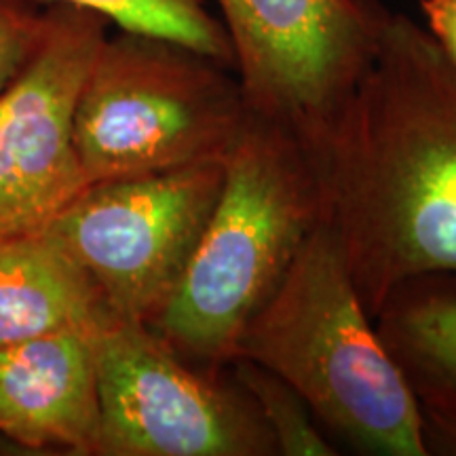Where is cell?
Returning <instances> with one entry per match:
<instances>
[{
	"label": "cell",
	"instance_id": "cell-9",
	"mask_svg": "<svg viewBox=\"0 0 456 456\" xmlns=\"http://www.w3.org/2000/svg\"><path fill=\"white\" fill-rule=\"evenodd\" d=\"M100 334L72 330L0 346V440L28 452L95 456Z\"/></svg>",
	"mask_w": 456,
	"mask_h": 456
},
{
	"label": "cell",
	"instance_id": "cell-7",
	"mask_svg": "<svg viewBox=\"0 0 456 456\" xmlns=\"http://www.w3.org/2000/svg\"><path fill=\"white\" fill-rule=\"evenodd\" d=\"M95 456H265L277 452L254 402L169 349L144 323L98 338Z\"/></svg>",
	"mask_w": 456,
	"mask_h": 456
},
{
	"label": "cell",
	"instance_id": "cell-11",
	"mask_svg": "<svg viewBox=\"0 0 456 456\" xmlns=\"http://www.w3.org/2000/svg\"><path fill=\"white\" fill-rule=\"evenodd\" d=\"M380 334L393 359L425 403V414L456 416V275L406 285Z\"/></svg>",
	"mask_w": 456,
	"mask_h": 456
},
{
	"label": "cell",
	"instance_id": "cell-2",
	"mask_svg": "<svg viewBox=\"0 0 456 456\" xmlns=\"http://www.w3.org/2000/svg\"><path fill=\"white\" fill-rule=\"evenodd\" d=\"M323 220L315 152L289 129L249 110L195 254L148 328L188 363L218 374L231 366L248 323Z\"/></svg>",
	"mask_w": 456,
	"mask_h": 456
},
{
	"label": "cell",
	"instance_id": "cell-8",
	"mask_svg": "<svg viewBox=\"0 0 456 456\" xmlns=\"http://www.w3.org/2000/svg\"><path fill=\"white\" fill-rule=\"evenodd\" d=\"M110 21L72 4H47L43 41L0 94V239L43 231L87 186L74 110Z\"/></svg>",
	"mask_w": 456,
	"mask_h": 456
},
{
	"label": "cell",
	"instance_id": "cell-6",
	"mask_svg": "<svg viewBox=\"0 0 456 456\" xmlns=\"http://www.w3.org/2000/svg\"><path fill=\"white\" fill-rule=\"evenodd\" d=\"M248 108L317 151L372 60L379 0H214Z\"/></svg>",
	"mask_w": 456,
	"mask_h": 456
},
{
	"label": "cell",
	"instance_id": "cell-16",
	"mask_svg": "<svg viewBox=\"0 0 456 456\" xmlns=\"http://www.w3.org/2000/svg\"><path fill=\"white\" fill-rule=\"evenodd\" d=\"M425 442L429 452L456 454V416L427 414Z\"/></svg>",
	"mask_w": 456,
	"mask_h": 456
},
{
	"label": "cell",
	"instance_id": "cell-12",
	"mask_svg": "<svg viewBox=\"0 0 456 456\" xmlns=\"http://www.w3.org/2000/svg\"><path fill=\"white\" fill-rule=\"evenodd\" d=\"M43 4H72L95 11L118 30L171 38L220 64L235 68L231 41L220 17L203 0H38Z\"/></svg>",
	"mask_w": 456,
	"mask_h": 456
},
{
	"label": "cell",
	"instance_id": "cell-5",
	"mask_svg": "<svg viewBox=\"0 0 456 456\" xmlns=\"http://www.w3.org/2000/svg\"><path fill=\"white\" fill-rule=\"evenodd\" d=\"M224 163L91 182L45 226L118 322L151 326L178 288L214 205Z\"/></svg>",
	"mask_w": 456,
	"mask_h": 456
},
{
	"label": "cell",
	"instance_id": "cell-3",
	"mask_svg": "<svg viewBox=\"0 0 456 456\" xmlns=\"http://www.w3.org/2000/svg\"><path fill=\"white\" fill-rule=\"evenodd\" d=\"M283 379L322 423L368 454L425 456V414L370 323L326 220L302 243L237 346Z\"/></svg>",
	"mask_w": 456,
	"mask_h": 456
},
{
	"label": "cell",
	"instance_id": "cell-13",
	"mask_svg": "<svg viewBox=\"0 0 456 456\" xmlns=\"http://www.w3.org/2000/svg\"><path fill=\"white\" fill-rule=\"evenodd\" d=\"M237 385L254 402L269 429L277 454L285 456H334L332 448L311 419L306 402L292 387L266 368L237 357L231 362Z\"/></svg>",
	"mask_w": 456,
	"mask_h": 456
},
{
	"label": "cell",
	"instance_id": "cell-10",
	"mask_svg": "<svg viewBox=\"0 0 456 456\" xmlns=\"http://www.w3.org/2000/svg\"><path fill=\"white\" fill-rule=\"evenodd\" d=\"M112 322L95 283L45 228L0 239V346Z\"/></svg>",
	"mask_w": 456,
	"mask_h": 456
},
{
	"label": "cell",
	"instance_id": "cell-14",
	"mask_svg": "<svg viewBox=\"0 0 456 456\" xmlns=\"http://www.w3.org/2000/svg\"><path fill=\"white\" fill-rule=\"evenodd\" d=\"M47 26V4L0 0V94L30 64Z\"/></svg>",
	"mask_w": 456,
	"mask_h": 456
},
{
	"label": "cell",
	"instance_id": "cell-1",
	"mask_svg": "<svg viewBox=\"0 0 456 456\" xmlns=\"http://www.w3.org/2000/svg\"><path fill=\"white\" fill-rule=\"evenodd\" d=\"M315 152L326 222L368 315L456 275V66L383 7L372 60Z\"/></svg>",
	"mask_w": 456,
	"mask_h": 456
},
{
	"label": "cell",
	"instance_id": "cell-4",
	"mask_svg": "<svg viewBox=\"0 0 456 456\" xmlns=\"http://www.w3.org/2000/svg\"><path fill=\"white\" fill-rule=\"evenodd\" d=\"M249 108L231 68L171 38L108 34L74 110L85 180L224 163Z\"/></svg>",
	"mask_w": 456,
	"mask_h": 456
},
{
	"label": "cell",
	"instance_id": "cell-15",
	"mask_svg": "<svg viewBox=\"0 0 456 456\" xmlns=\"http://www.w3.org/2000/svg\"><path fill=\"white\" fill-rule=\"evenodd\" d=\"M425 30L456 66V0H420Z\"/></svg>",
	"mask_w": 456,
	"mask_h": 456
}]
</instances>
